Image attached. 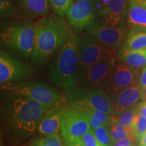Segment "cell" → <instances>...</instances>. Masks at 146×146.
<instances>
[{
	"label": "cell",
	"instance_id": "obj_5",
	"mask_svg": "<svg viewBox=\"0 0 146 146\" xmlns=\"http://www.w3.org/2000/svg\"><path fill=\"white\" fill-rule=\"evenodd\" d=\"M35 31L31 23L14 24L1 33V41L5 46L25 57L31 56L34 50Z\"/></svg>",
	"mask_w": 146,
	"mask_h": 146
},
{
	"label": "cell",
	"instance_id": "obj_27",
	"mask_svg": "<svg viewBox=\"0 0 146 146\" xmlns=\"http://www.w3.org/2000/svg\"><path fill=\"white\" fill-rule=\"evenodd\" d=\"M83 112L85 113L88 117L93 118L98 120L102 125L109 126L110 123L111 116H112L111 114L100 110H85Z\"/></svg>",
	"mask_w": 146,
	"mask_h": 146
},
{
	"label": "cell",
	"instance_id": "obj_1",
	"mask_svg": "<svg viewBox=\"0 0 146 146\" xmlns=\"http://www.w3.org/2000/svg\"><path fill=\"white\" fill-rule=\"evenodd\" d=\"M70 25L63 18L54 14L43 16L35 24V39L31 60L43 65L60 50L72 33Z\"/></svg>",
	"mask_w": 146,
	"mask_h": 146
},
{
	"label": "cell",
	"instance_id": "obj_16",
	"mask_svg": "<svg viewBox=\"0 0 146 146\" xmlns=\"http://www.w3.org/2000/svg\"><path fill=\"white\" fill-rule=\"evenodd\" d=\"M65 108L58 104L47 110L38 125L37 131L43 135H50L59 133L61 129V119Z\"/></svg>",
	"mask_w": 146,
	"mask_h": 146
},
{
	"label": "cell",
	"instance_id": "obj_12",
	"mask_svg": "<svg viewBox=\"0 0 146 146\" xmlns=\"http://www.w3.org/2000/svg\"><path fill=\"white\" fill-rule=\"evenodd\" d=\"M141 69L129 66L120 60L116 61L105 91L110 97L127 88L133 84L138 83Z\"/></svg>",
	"mask_w": 146,
	"mask_h": 146
},
{
	"label": "cell",
	"instance_id": "obj_22",
	"mask_svg": "<svg viewBox=\"0 0 146 146\" xmlns=\"http://www.w3.org/2000/svg\"><path fill=\"white\" fill-rule=\"evenodd\" d=\"M27 146H63L59 133L33 139Z\"/></svg>",
	"mask_w": 146,
	"mask_h": 146
},
{
	"label": "cell",
	"instance_id": "obj_34",
	"mask_svg": "<svg viewBox=\"0 0 146 146\" xmlns=\"http://www.w3.org/2000/svg\"><path fill=\"white\" fill-rule=\"evenodd\" d=\"M137 146H146V132L142 136L141 139L139 141V144Z\"/></svg>",
	"mask_w": 146,
	"mask_h": 146
},
{
	"label": "cell",
	"instance_id": "obj_2",
	"mask_svg": "<svg viewBox=\"0 0 146 146\" xmlns=\"http://www.w3.org/2000/svg\"><path fill=\"white\" fill-rule=\"evenodd\" d=\"M81 36L71 34L66 40L49 71V77L61 88L76 86L79 78V53Z\"/></svg>",
	"mask_w": 146,
	"mask_h": 146
},
{
	"label": "cell",
	"instance_id": "obj_10",
	"mask_svg": "<svg viewBox=\"0 0 146 146\" xmlns=\"http://www.w3.org/2000/svg\"><path fill=\"white\" fill-rule=\"evenodd\" d=\"M91 129L88 116L74 108L65 109L61 119V135L66 143L81 139Z\"/></svg>",
	"mask_w": 146,
	"mask_h": 146
},
{
	"label": "cell",
	"instance_id": "obj_25",
	"mask_svg": "<svg viewBox=\"0 0 146 146\" xmlns=\"http://www.w3.org/2000/svg\"><path fill=\"white\" fill-rule=\"evenodd\" d=\"M98 141L103 146H112V141L108 129V126L101 125L93 129Z\"/></svg>",
	"mask_w": 146,
	"mask_h": 146
},
{
	"label": "cell",
	"instance_id": "obj_7",
	"mask_svg": "<svg viewBox=\"0 0 146 146\" xmlns=\"http://www.w3.org/2000/svg\"><path fill=\"white\" fill-rule=\"evenodd\" d=\"M114 53L107 55L92 66L78 78L76 85L105 91L116 62Z\"/></svg>",
	"mask_w": 146,
	"mask_h": 146
},
{
	"label": "cell",
	"instance_id": "obj_28",
	"mask_svg": "<svg viewBox=\"0 0 146 146\" xmlns=\"http://www.w3.org/2000/svg\"><path fill=\"white\" fill-rule=\"evenodd\" d=\"M81 140L85 146H103L98 141L91 128L82 137Z\"/></svg>",
	"mask_w": 146,
	"mask_h": 146
},
{
	"label": "cell",
	"instance_id": "obj_11",
	"mask_svg": "<svg viewBox=\"0 0 146 146\" xmlns=\"http://www.w3.org/2000/svg\"><path fill=\"white\" fill-rule=\"evenodd\" d=\"M96 16V8L94 0H74L67 11L66 18L77 33L90 25Z\"/></svg>",
	"mask_w": 146,
	"mask_h": 146
},
{
	"label": "cell",
	"instance_id": "obj_35",
	"mask_svg": "<svg viewBox=\"0 0 146 146\" xmlns=\"http://www.w3.org/2000/svg\"><path fill=\"white\" fill-rule=\"evenodd\" d=\"M143 100H146V88L144 89V91H143Z\"/></svg>",
	"mask_w": 146,
	"mask_h": 146
},
{
	"label": "cell",
	"instance_id": "obj_15",
	"mask_svg": "<svg viewBox=\"0 0 146 146\" xmlns=\"http://www.w3.org/2000/svg\"><path fill=\"white\" fill-rule=\"evenodd\" d=\"M127 10V0H109L100 10L99 16L108 25L116 26L124 23Z\"/></svg>",
	"mask_w": 146,
	"mask_h": 146
},
{
	"label": "cell",
	"instance_id": "obj_17",
	"mask_svg": "<svg viewBox=\"0 0 146 146\" xmlns=\"http://www.w3.org/2000/svg\"><path fill=\"white\" fill-rule=\"evenodd\" d=\"M127 21L130 31L146 32V6L137 0H129Z\"/></svg>",
	"mask_w": 146,
	"mask_h": 146
},
{
	"label": "cell",
	"instance_id": "obj_14",
	"mask_svg": "<svg viewBox=\"0 0 146 146\" xmlns=\"http://www.w3.org/2000/svg\"><path fill=\"white\" fill-rule=\"evenodd\" d=\"M113 115H118L143 100V92L138 83L133 84L110 97Z\"/></svg>",
	"mask_w": 146,
	"mask_h": 146
},
{
	"label": "cell",
	"instance_id": "obj_18",
	"mask_svg": "<svg viewBox=\"0 0 146 146\" xmlns=\"http://www.w3.org/2000/svg\"><path fill=\"white\" fill-rule=\"evenodd\" d=\"M116 56L118 60L132 68L142 69L146 66V51H129L120 47Z\"/></svg>",
	"mask_w": 146,
	"mask_h": 146
},
{
	"label": "cell",
	"instance_id": "obj_6",
	"mask_svg": "<svg viewBox=\"0 0 146 146\" xmlns=\"http://www.w3.org/2000/svg\"><path fill=\"white\" fill-rule=\"evenodd\" d=\"M1 87L17 96L35 100L47 109H50L59 103L61 97L52 87L41 83L3 84Z\"/></svg>",
	"mask_w": 146,
	"mask_h": 146
},
{
	"label": "cell",
	"instance_id": "obj_29",
	"mask_svg": "<svg viewBox=\"0 0 146 146\" xmlns=\"http://www.w3.org/2000/svg\"><path fill=\"white\" fill-rule=\"evenodd\" d=\"M14 13V6L11 0H0V14L1 17H8Z\"/></svg>",
	"mask_w": 146,
	"mask_h": 146
},
{
	"label": "cell",
	"instance_id": "obj_23",
	"mask_svg": "<svg viewBox=\"0 0 146 146\" xmlns=\"http://www.w3.org/2000/svg\"><path fill=\"white\" fill-rule=\"evenodd\" d=\"M137 104L129 108L118 115H114L119 123L127 127H131L137 114H138Z\"/></svg>",
	"mask_w": 146,
	"mask_h": 146
},
{
	"label": "cell",
	"instance_id": "obj_36",
	"mask_svg": "<svg viewBox=\"0 0 146 146\" xmlns=\"http://www.w3.org/2000/svg\"><path fill=\"white\" fill-rule=\"evenodd\" d=\"M142 3H143V4L145 5V6H146V0H144V1H143V2H142Z\"/></svg>",
	"mask_w": 146,
	"mask_h": 146
},
{
	"label": "cell",
	"instance_id": "obj_3",
	"mask_svg": "<svg viewBox=\"0 0 146 146\" xmlns=\"http://www.w3.org/2000/svg\"><path fill=\"white\" fill-rule=\"evenodd\" d=\"M47 110L31 98H17L11 106L10 123L19 135L30 136L37 130L38 125Z\"/></svg>",
	"mask_w": 146,
	"mask_h": 146
},
{
	"label": "cell",
	"instance_id": "obj_31",
	"mask_svg": "<svg viewBox=\"0 0 146 146\" xmlns=\"http://www.w3.org/2000/svg\"><path fill=\"white\" fill-rule=\"evenodd\" d=\"M138 84L140 88L141 89L142 92H143L144 89L146 88V66L141 69V74H140L139 78Z\"/></svg>",
	"mask_w": 146,
	"mask_h": 146
},
{
	"label": "cell",
	"instance_id": "obj_4",
	"mask_svg": "<svg viewBox=\"0 0 146 146\" xmlns=\"http://www.w3.org/2000/svg\"><path fill=\"white\" fill-rule=\"evenodd\" d=\"M64 95L69 105L77 110H100L114 114L110 97L103 89L76 85L64 89Z\"/></svg>",
	"mask_w": 146,
	"mask_h": 146
},
{
	"label": "cell",
	"instance_id": "obj_21",
	"mask_svg": "<svg viewBox=\"0 0 146 146\" xmlns=\"http://www.w3.org/2000/svg\"><path fill=\"white\" fill-rule=\"evenodd\" d=\"M108 129L112 143L127 137L134 136L132 127H127L121 125L115 117L114 115H112L111 116L110 123L108 126Z\"/></svg>",
	"mask_w": 146,
	"mask_h": 146
},
{
	"label": "cell",
	"instance_id": "obj_37",
	"mask_svg": "<svg viewBox=\"0 0 146 146\" xmlns=\"http://www.w3.org/2000/svg\"><path fill=\"white\" fill-rule=\"evenodd\" d=\"M138 1H139V2H141V3H142V2H143V1L144 0H137Z\"/></svg>",
	"mask_w": 146,
	"mask_h": 146
},
{
	"label": "cell",
	"instance_id": "obj_32",
	"mask_svg": "<svg viewBox=\"0 0 146 146\" xmlns=\"http://www.w3.org/2000/svg\"><path fill=\"white\" fill-rule=\"evenodd\" d=\"M138 113L146 119V100H142L137 104Z\"/></svg>",
	"mask_w": 146,
	"mask_h": 146
},
{
	"label": "cell",
	"instance_id": "obj_19",
	"mask_svg": "<svg viewBox=\"0 0 146 146\" xmlns=\"http://www.w3.org/2000/svg\"><path fill=\"white\" fill-rule=\"evenodd\" d=\"M21 7L32 17H43L50 14L48 0H19Z\"/></svg>",
	"mask_w": 146,
	"mask_h": 146
},
{
	"label": "cell",
	"instance_id": "obj_20",
	"mask_svg": "<svg viewBox=\"0 0 146 146\" xmlns=\"http://www.w3.org/2000/svg\"><path fill=\"white\" fill-rule=\"evenodd\" d=\"M120 47L129 51H146V32L130 31Z\"/></svg>",
	"mask_w": 146,
	"mask_h": 146
},
{
	"label": "cell",
	"instance_id": "obj_13",
	"mask_svg": "<svg viewBox=\"0 0 146 146\" xmlns=\"http://www.w3.org/2000/svg\"><path fill=\"white\" fill-rule=\"evenodd\" d=\"M33 69L21 62L11 58L3 51L0 52V83H9L31 76Z\"/></svg>",
	"mask_w": 146,
	"mask_h": 146
},
{
	"label": "cell",
	"instance_id": "obj_24",
	"mask_svg": "<svg viewBox=\"0 0 146 146\" xmlns=\"http://www.w3.org/2000/svg\"><path fill=\"white\" fill-rule=\"evenodd\" d=\"M74 1V0H48L52 10L63 18L66 17L67 11Z\"/></svg>",
	"mask_w": 146,
	"mask_h": 146
},
{
	"label": "cell",
	"instance_id": "obj_30",
	"mask_svg": "<svg viewBox=\"0 0 146 146\" xmlns=\"http://www.w3.org/2000/svg\"><path fill=\"white\" fill-rule=\"evenodd\" d=\"M137 141V140L134 136H129L114 142L112 143V146H135Z\"/></svg>",
	"mask_w": 146,
	"mask_h": 146
},
{
	"label": "cell",
	"instance_id": "obj_26",
	"mask_svg": "<svg viewBox=\"0 0 146 146\" xmlns=\"http://www.w3.org/2000/svg\"><path fill=\"white\" fill-rule=\"evenodd\" d=\"M131 127L133 130L135 137L139 141L144 133L146 132V119L138 113L135 116Z\"/></svg>",
	"mask_w": 146,
	"mask_h": 146
},
{
	"label": "cell",
	"instance_id": "obj_33",
	"mask_svg": "<svg viewBox=\"0 0 146 146\" xmlns=\"http://www.w3.org/2000/svg\"><path fill=\"white\" fill-rule=\"evenodd\" d=\"M65 146H85L82 141L81 139H78L74 140L70 143H66Z\"/></svg>",
	"mask_w": 146,
	"mask_h": 146
},
{
	"label": "cell",
	"instance_id": "obj_9",
	"mask_svg": "<svg viewBox=\"0 0 146 146\" xmlns=\"http://www.w3.org/2000/svg\"><path fill=\"white\" fill-rule=\"evenodd\" d=\"M116 50L108 48L92 35L84 33L81 35L79 53V78L92 66L106 56Z\"/></svg>",
	"mask_w": 146,
	"mask_h": 146
},
{
	"label": "cell",
	"instance_id": "obj_8",
	"mask_svg": "<svg viewBox=\"0 0 146 146\" xmlns=\"http://www.w3.org/2000/svg\"><path fill=\"white\" fill-rule=\"evenodd\" d=\"M85 29L87 33L92 35L112 50H116L121 47L129 34L125 23L112 26L102 19L101 21H94Z\"/></svg>",
	"mask_w": 146,
	"mask_h": 146
}]
</instances>
